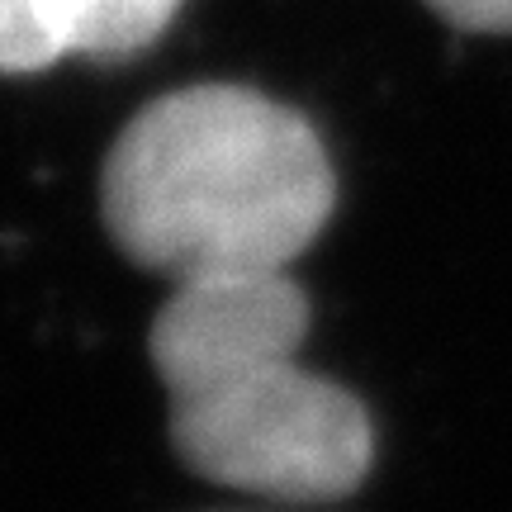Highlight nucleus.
Segmentation results:
<instances>
[{"label": "nucleus", "instance_id": "1", "mask_svg": "<svg viewBox=\"0 0 512 512\" xmlns=\"http://www.w3.org/2000/svg\"><path fill=\"white\" fill-rule=\"evenodd\" d=\"M309 294L290 271L176 285L147 351L171 399V446L209 484L328 503L370 475L366 403L299 361Z\"/></svg>", "mask_w": 512, "mask_h": 512}, {"label": "nucleus", "instance_id": "2", "mask_svg": "<svg viewBox=\"0 0 512 512\" xmlns=\"http://www.w3.org/2000/svg\"><path fill=\"white\" fill-rule=\"evenodd\" d=\"M337 200L323 138L252 86L152 100L114 138L100 209L114 247L171 285L290 271Z\"/></svg>", "mask_w": 512, "mask_h": 512}, {"label": "nucleus", "instance_id": "3", "mask_svg": "<svg viewBox=\"0 0 512 512\" xmlns=\"http://www.w3.org/2000/svg\"><path fill=\"white\" fill-rule=\"evenodd\" d=\"M67 19L72 53L81 57H133L157 43L181 0H57Z\"/></svg>", "mask_w": 512, "mask_h": 512}, {"label": "nucleus", "instance_id": "4", "mask_svg": "<svg viewBox=\"0 0 512 512\" xmlns=\"http://www.w3.org/2000/svg\"><path fill=\"white\" fill-rule=\"evenodd\" d=\"M72 53L57 0H0V72H43Z\"/></svg>", "mask_w": 512, "mask_h": 512}, {"label": "nucleus", "instance_id": "5", "mask_svg": "<svg viewBox=\"0 0 512 512\" xmlns=\"http://www.w3.org/2000/svg\"><path fill=\"white\" fill-rule=\"evenodd\" d=\"M427 5L465 34H512V0H427Z\"/></svg>", "mask_w": 512, "mask_h": 512}]
</instances>
